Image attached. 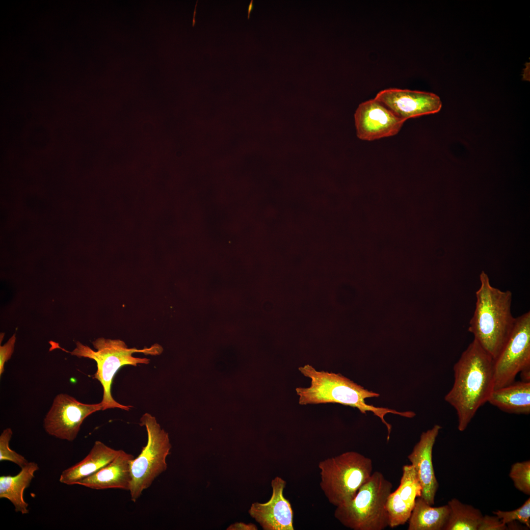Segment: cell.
Masks as SVG:
<instances>
[{
  "mask_svg": "<svg viewBox=\"0 0 530 530\" xmlns=\"http://www.w3.org/2000/svg\"><path fill=\"white\" fill-rule=\"evenodd\" d=\"M453 372V384L445 399L455 409L462 432L494 389V359L474 339L454 364Z\"/></svg>",
  "mask_w": 530,
  "mask_h": 530,
  "instance_id": "6da1fadb",
  "label": "cell"
},
{
  "mask_svg": "<svg viewBox=\"0 0 530 530\" xmlns=\"http://www.w3.org/2000/svg\"><path fill=\"white\" fill-rule=\"evenodd\" d=\"M298 370L303 375L311 379L309 387L295 389L299 396V404L334 403L356 408L363 414L371 412L380 418L387 427L388 441L392 425L384 419L387 414L392 413L410 418L415 416V413L412 411L400 412L366 403V398L378 397L379 395L365 389L340 373L318 371L310 365L300 367Z\"/></svg>",
  "mask_w": 530,
  "mask_h": 530,
  "instance_id": "7a4b0ae2",
  "label": "cell"
},
{
  "mask_svg": "<svg viewBox=\"0 0 530 530\" xmlns=\"http://www.w3.org/2000/svg\"><path fill=\"white\" fill-rule=\"evenodd\" d=\"M480 286L476 292L477 301L468 331L494 360L513 329L516 318L511 306L512 294L492 286L483 271L479 275Z\"/></svg>",
  "mask_w": 530,
  "mask_h": 530,
  "instance_id": "3957f363",
  "label": "cell"
},
{
  "mask_svg": "<svg viewBox=\"0 0 530 530\" xmlns=\"http://www.w3.org/2000/svg\"><path fill=\"white\" fill-rule=\"evenodd\" d=\"M96 349L93 350L80 342H76V347L72 351H65L79 358L92 359L97 364V371L94 378L97 379L103 388L102 401V410L111 408H120L128 411L132 407L117 402L112 397L111 388L114 377L118 370L126 365L136 366L138 364H148L150 359L135 357L132 354L141 352L145 355H158L163 351V348L158 344L143 349L129 348L126 343L119 339L99 338L92 342Z\"/></svg>",
  "mask_w": 530,
  "mask_h": 530,
  "instance_id": "277c9868",
  "label": "cell"
},
{
  "mask_svg": "<svg viewBox=\"0 0 530 530\" xmlns=\"http://www.w3.org/2000/svg\"><path fill=\"white\" fill-rule=\"evenodd\" d=\"M392 487L381 473H372L353 499L336 507L334 517L353 530L385 529L389 524L386 504Z\"/></svg>",
  "mask_w": 530,
  "mask_h": 530,
  "instance_id": "5b68a950",
  "label": "cell"
},
{
  "mask_svg": "<svg viewBox=\"0 0 530 530\" xmlns=\"http://www.w3.org/2000/svg\"><path fill=\"white\" fill-rule=\"evenodd\" d=\"M320 487L329 502L337 507L353 499L372 474L371 460L347 451L326 458L318 464Z\"/></svg>",
  "mask_w": 530,
  "mask_h": 530,
  "instance_id": "8992f818",
  "label": "cell"
},
{
  "mask_svg": "<svg viewBox=\"0 0 530 530\" xmlns=\"http://www.w3.org/2000/svg\"><path fill=\"white\" fill-rule=\"evenodd\" d=\"M140 421V425L146 428L148 440L138 456L131 462L132 481L129 491L133 502L166 470V458L172 447L168 433L161 428L154 416L146 413Z\"/></svg>",
  "mask_w": 530,
  "mask_h": 530,
  "instance_id": "52a82bcc",
  "label": "cell"
},
{
  "mask_svg": "<svg viewBox=\"0 0 530 530\" xmlns=\"http://www.w3.org/2000/svg\"><path fill=\"white\" fill-rule=\"evenodd\" d=\"M520 373L530 381V312L516 318L506 342L494 360V389L515 382Z\"/></svg>",
  "mask_w": 530,
  "mask_h": 530,
  "instance_id": "ba28073f",
  "label": "cell"
},
{
  "mask_svg": "<svg viewBox=\"0 0 530 530\" xmlns=\"http://www.w3.org/2000/svg\"><path fill=\"white\" fill-rule=\"evenodd\" d=\"M102 408L101 402L84 403L67 394H59L44 418V429L51 436L72 442L77 438L83 421Z\"/></svg>",
  "mask_w": 530,
  "mask_h": 530,
  "instance_id": "9c48e42d",
  "label": "cell"
},
{
  "mask_svg": "<svg viewBox=\"0 0 530 530\" xmlns=\"http://www.w3.org/2000/svg\"><path fill=\"white\" fill-rule=\"evenodd\" d=\"M374 99L405 121L436 113L442 106V101L436 94L407 89H385L378 92Z\"/></svg>",
  "mask_w": 530,
  "mask_h": 530,
  "instance_id": "30bf717a",
  "label": "cell"
},
{
  "mask_svg": "<svg viewBox=\"0 0 530 530\" xmlns=\"http://www.w3.org/2000/svg\"><path fill=\"white\" fill-rule=\"evenodd\" d=\"M354 120L357 137L366 141L394 136L405 122L374 98L359 105Z\"/></svg>",
  "mask_w": 530,
  "mask_h": 530,
  "instance_id": "8fae6325",
  "label": "cell"
},
{
  "mask_svg": "<svg viewBox=\"0 0 530 530\" xmlns=\"http://www.w3.org/2000/svg\"><path fill=\"white\" fill-rule=\"evenodd\" d=\"M271 485L272 493L270 499L265 503H253L249 514L264 530H294L292 505L283 493L286 481L276 477Z\"/></svg>",
  "mask_w": 530,
  "mask_h": 530,
  "instance_id": "7c38bea8",
  "label": "cell"
},
{
  "mask_svg": "<svg viewBox=\"0 0 530 530\" xmlns=\"http://www.w3.org/2000/svg\"><path fill=\"white\" fill-rule=\"evenodd\" d=\"M442 427L436 424L423 432L408 459L414 467L422 487L421 497L431 505L434 504L439 484L432 463V450Z\"/></svg>",
  "mask_w": 530,
  "mask_h": 530,
  "instance_id": "4fadbf2b",
  "label": "cell"
},
{
  "mask_svg": "<svg viewBox=\"0 0 530 530\" xmlns=\"http://www.w3.org/2000/svg\"><path fill=\"white\" fill-rule=\"evenodd\" d=\"M422 487L416 471L412 465L402 467V475L398 487L389 495L386 508L392 528L404 525L408 521L417 498L421 497Z\"/></svg>",
  "mask_w": 530,
  "mask_h": 530,
  "instance_id": "5bb4252c",
  "label": "cell"
},
{
  "mask_svg": "<svg viewBox=\"0 0 530 530\" xmlns=\"http://www.w3.org/2000/svg\"><path fill=\"white\" fill-rule=\"evenodd\" d=\"M134 458L120 450L112 461L76 484L96 490L115 488L129 491L132 481L131 462Z\"/></svg>",
  "mask_w": 530,
  "mask_h": 530,
  "instance_id": "9a60e30c",
  "label": "cell"
},
{
  "mask_svg": "<svg viewBox=\"0 0 530 530\" xmlns=\"http://www.w3.org/2000/svg\"><path fill=\"white\" fill-rule=\"evenodd\" d=\"M120 451V450H115L100 441H96L82 460L62 471L59 481L69 485L76 484L112 461Z\"/></svg>",
  "mask_w": 530,
  "mask_h": 530,
  "instance_id": "2e32d148",
  "label": "cell"
},
{
  "mask_svg": "<svg viewBox=\"0 0 530 530\" xmlns=\"http://www.w3.org/2000/svg\"><path fill=\"white\" fill-rule=\"evenodd\" d=\"M488 402L511 414L530 413V381H518L492 392Z\"/></svg>",
  "mask_w": 530,
  "mask_h": 530,
  "instance_id": "e0dca14e",
  "label": "cell"
},
{
  "mask_svg": "<svg viewBox=\"0 0 530 530\" xmlns=\"http://www.w3.org/2000/svg\"><path fill=\"white\" fill-rule=\"evenodd\" d=\"M39 469L37 463L29 462L17 475L0 477V498L8 500L14 505L16 512L22 514L29 513L28 504L24 499V493Z\"/></svg>",
  "mask_w": 530,
  "mask_h": 530,
  "instance_id": "ac0fdd59",
  "label": "cell"
},
{
  "mask_svg": "<svg viewBox=\"0 0 530 530\" xmlns=\"http://www.w3.org/2000/svg\"><path fill=\"white\" fill-rule=\"evenodd\" d=\"M450 513L448 504L433 507L419 497L417 498L408 519V530H443Z\"/></svg>",
  "mask_w": 530,
  "mask_h": 530,
  "instance_id": "d6986e66",
  "label": "cell"
},
{
  "mask_svg": "<svg viewBox=\"0 0 530 530\" xmlns=\"http://www.w3.org/2000/svg\"><path fill=\"white\" fill-rule=\"evenodd\" d=\"M448 505L450 513L443 530H478L483 516L478 509L456 498L449 501Z\"/></svg>",
  "mask_w": 530,
  "mask_h": 530,
  "instance_id": "ffe728a7",
  "label": "cell"
},
{
  "mask_svg": "<svg viewBox=\"0 0 530 530\" xmlns=\"http://www.w3.org/2000/svg\"><path fill=\"white\" fill-rule=\"evenodd\" d=\"M509 476L515 487L524 494H530V461L517 462L511 465Z\"/></svg>",
  "mask_w": 530,
  "mask_h": 530,
  "instance_id": "44dd1931",
  "label": "cell"
},
{
  "mask_svg": "<svg viewBox=\"0 0 530 530\" xmlns=\"http://www.w3.org/2000/svg\"><path fill=\"white\" fill-rule=\"evenodd\" d=\"M12 435L11 428H6L0 435V461L13 462L22 468L29 462L24 456L10 449L9 443Z\"/></svg>",
  "mask_w": 530,
  "mask_h": 530,
  "instance_id": "7402d4cb",
  "label": "cell"
},
{
  "mask_svg": "<svg viewBox=\"0 0 530 530\" xmlns=\"http://www.w3.org/2000/svg\"><path fill=\"white\" fill-rule=\"evenodd\" d=\"M493 513L498 516L504 524L512 521H518L530 528V498H528L523 505L512 511L500 510L493 511Z\"/></svg>",
  "mask_w": 530,
  "mask_h": 530,
  "instance_id": "603a6c76",
  "label": "cell"
},
{
  "mask_svg": "<svg viewBox=\"0 0 530 530\" xmlns=\"http://www.w3.org/2000/svg\"><path fill=\"white\" fill-rule=\"evenodd\" d=\"M16 340V334H14L6 343L0 345V376L4 371L5 364L11 358L14 352Z\"/></svg>",
  "mask_w": 530,
  "mask_h": 530,
  "instance_id": "cb8c5ba5",
  "label": "cell"
},
{
  "mask_svg": "<svg viewBox=\"0 0 530 530\" xmlns=\"http://www.w3.org/2000/svg\"><path fill=\"white\" fill-rule=\"evenodd\" d=\"M506 525L504 524L501 520L496 515L483 516L478 530H506Z\"/></svg>",
  "mask_w": 530,
  "mask_h": 530,
  "instance_id": "d4e9b609",
  "label": "cell"
},
{
  "mask_svg": "<svg viewBox=\"0 0 530 530\" xmlns=\"http://www.w3.org/2000/svg\"><path fill=\"white\" fill-rule=\"evenodd\" d=\"M227 530H257V526L252 523L245 524L242 522L236 523L230 525Z\"/></svg>",
  "mask_w": 530,
  "mask_h": 530,
  "instance_id": "484cf974",
  "label": "cell"
},
{
  "mask_svg": "<svg viewBox=\"0 0 530 530\" xmlns=\"http://www.w3.org/2000/svg\"><path fill=\"white\" fill-rule=\"evenodd\" d=\"M253 8V0H251L250 1V2L249 5H248V9H247V12H248L247 18H248V19H249V18H250V13L252 11Z\"/></svg>",
  "mask_w": 530,
  "mask_h": 530,
  "instance_id": "4316f807",
  "label": "cell"
},
{
  "mask_svg": "<svg viewBox=\"0 0 530 530\" xmlns=\"http://www.w3.org/2000/svg\"><path fill=\"white\" fill-rule=\"evenodd\" d=\"M197 2H196V5H195V10H194V15H193V21H192V26H194V24H195V12H196V5H197Z\"/></svg>",
  "mask_w": 530,
  "mask_h": 530,
  "instance_id": "83f0119b",
  "label": "cell"
}]
</instances>
